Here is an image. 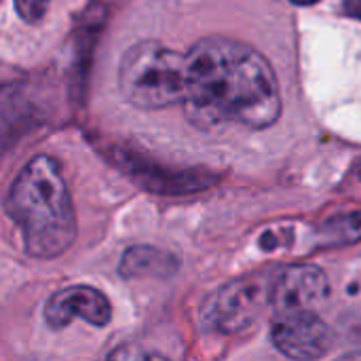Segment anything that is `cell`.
I'll use <instances>...</instances> for the list:
<instances>
[{
  "instance_id": "cell-1",
  "label": "cell",
  "mask_w": 361,
  "mask_h": 361,
  "mask_svg": "<svg viewBox=\"0 0 361 361\" xmlns=\"http://www.w3.org/2000/svg\"><path fill=\"white\" fill-rule=\"evenodd\" d=\"M186 55L190 82L184 106L197 127L264 131L279 121V80L258 49L228 36H205Z\"/></svg>"
},
{
  "instance_id": "cell-2",
  "label": "cell",
  "mask_w": 361,
  "mask_h": 361,
  "mask_svg": "<svg viewBox=\"0 0 361 361\" xmlns=\"http://www.w3.org/2000/svg\"><path fill=\"white\" fill-rule=\"evenodd\" d=\"M4 207L19 226L23 247L32 258H59L76 241L74 203L61 165L49 154H36L21 167Z\"/></svg>"
},
{
  "instance_id": "cell-3",
  "label": "cell",
  "mask_w": 361,
  "mask_h": 361,
  "mask_svg": "<svg viewBox=\"0 0 361 361\" xmlns=\"http://www.w3.org/2000/svg\"><path fill=\"white\" fill-rule=\"evenodd\" d=\"M118 91L137 110H163L188 97V55L159 40L131 44L116 70Z\"/></svg>"
},
{
  "instance_id": "cell-4",
  "label": "cell",
  "mask_w": 361,
  "mask_h": 361,
  "mask_svg": "<svg viewBox=\"0 0 361 361\" xmlns=\"http://www.w3.org/2000/svg\"><path fill=\"white\" fill-rule=\"evenodd\" d=\"M271 275H245L224 283L201 307V324L205 330L233 336L258 322L269 300Z\"/></svg>"
},
{
  "instance_id": "cell-5",
  "label": "cell",
  "mask_w": 361,
  "mask_h": 361,
  "mask_svg": "<svg viewBox=\"0 0 361 361\" xmlns=\"http://www.w3.org/2000/svg\"><path fill=\"white\" fill-rule=\"evenodd\" d=\"M271 341L275 349L290 360H319L334 347L332 328L317 315V311L275 313Z\"/></svg>"
},
{
  "instance_id": "cell-6",
  "label": "cell",
  "mask_w": 361,
  "mask_h": 361,
  "mask_svg": "<svg viewBox=\"0 0 361 361\" xmlns=\"http://www.w3.org/2000/svg\"><path fill=\"white\" fill-rule=\"evenodd\" d=\"M330 281L315 264H290L271 273L269 300L273 313L283 311H317L328 298Z\"/></svg>"
},
{
  "instance_id": "cell-7",
  "label": "cell",
  "mask_w": 361,
  "mask_h": 361,
  "mask_svg": "<svg viewBox=\"0 0 361 361\" xmlns=\"http://www.w3.org/2000/svg\"><path fill=\"white\" fill-rule=\"evenodd\" d=\"M74 319H85L93 328H106L112 322L108 296L91 286H72L53 294L44 305V324L63 330Z\"/></svg>"
},
{
  "instance_id": "cell-8",
  "label": "cell",
  "mask_w": 361,
  "mask_h": 361,
  "mask_svg": "<svg viewBox=\"0 0 361 361\" xmlns=\"http://www.w3.org/2000/svg\"><path fill=\"white\" fill-rule=\"evenodd\" d=\"M180 262L169 252H163L152 245H133L123 254L118 273L125 279H142V277H159L167 279L178 271Z\"/></svg>"
},
{
  "instance_id": "cell-9",
  "label": "cell",
  "mask_w": 361,
  "mask_h": 361,
  "mask_svg": "<svg viewBox=\"0 0 361 361\" xmlns=\"http://www.w3.org/2000/svg\"><path fill=\"white\" fill-rule=\"evenodd\" d=\"M319 247H338V245H351L361 241V209L360 212H347L341 216L330 218L317 228L315 237Z\"/></svg>"
},
{
  "instance_id": "cell-10",
  "label": "cell",
  "mask_w": 361,
  "mask_h": 361,
  "mask_svg": "<svg viewBox=\"0 0 361 361\" xmlns=\"http://www.w3.org/2000/svg\"><path fill=\"white\" fill-rule=\"evenodd\" d=\"M51 0H15V11L25 23H36L44 17Z\"/></svg>"
},
{
  "instance_id": "cell-11",
  "label": "cell",
  "mask_w": 361,
  "mask_h": 361,
  "mask_svg": "<svg viewBox=\"0 0 361 361\" xmlns=\"http://www.w3.org/2000/svg\"><path fill=\"white\" fill-rule=\"evenodd\" d=\"M351 338H353V343H355V351H353V353H347L345 357H357V360H361V319L353 326Z\"/></svg>"
},
{
  "instance_id": "cell-12",
  "label": "cell",
  "mask_w": 361,
  "mask_h": 361,
  "mask_svg": "<svg viewBox=\"0 0 361 361\" xmlns=\"http://www.w3.org/2000/svg\"><path fill=\"white\" fill-rule=\"evenodd\" d=\"M290 2H294L298 6H311V4H317L319 0H290Z\"/></svg>"
},
{
  "instance_id": "cell-13",
  "label": "cell",
  "mask_w": 361,
  "mask_h": 361,
  "mask_svg": "<svg viewBox=\"0 0 361 361\" xmlns=\"http://www.w3.org/2000/svg\"><path fill=\"white\" fill-rule=\"evenodd\" d=\"M360 180H361V165H360Z\"/></svg>"
}]
</instances>
